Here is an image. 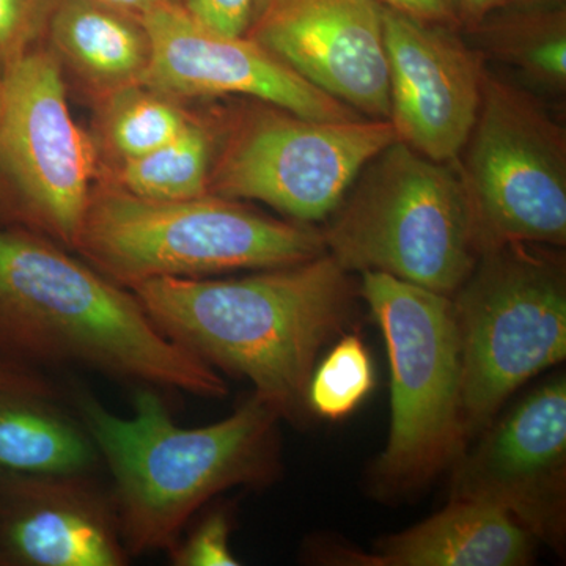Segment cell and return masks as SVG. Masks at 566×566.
Wrapping results in <instances>:
<instances>
[{"label": "cell", "instance_id": "30", "mask_svg": "<svg viewBox=\"0 0 566 566\" xmlns=\"http://www.w3.org/2000/svg\"><path fill=\"white\" fill-rule=\"evenodd\" d=\"M10 368H13V367H11V365L0 363V375L6 374V371L10 370Z\"/></svg>", "mask_w": 566, "mask_h": 566}, {"label": "cell", "instance_id": "21", "mask_svg": "<svg viewBox=\"0 0 566 566\" xmlns=\"http://www.w3.org/2000/svg\"><path fill=\"white\" fill-rule=\"evenodd\" d=\"M375 386L374 363L357 335H344L319 367L307 387V408L327 420L352 415Z\"/></svg>", "mask_w": 566, "mask_h": 566}, {"label": "cell", "instance_id": "5", "mask_svg": "<svg viewBox=\"0 0 566 566\" xmlns=\"http://www.w3.org/2000/svg\"><path fill=\"white\" fill-rule=\"evenodd\" d=\"M349 189L322 232L326 253L348 273H385L453 296L482 253L458 163L395 140Z\"/></svg>", "mask_w": 566, "mask_h": 566}, {"label": "cell", "instance_id": "23", "mask_svg": "<svg viewBox=\"0 0 566 566\" xmlns=\"http://www.w3.org/2000/svg\"><path fill=\"white\" fill-rule=\"evenodd\" d=\"M57 0H0V74L36 50Z\"/></svg>", "mask_w": 566, "mask_h": 566}, {"label": "cell", "instance_id": "12", "mask_svg": "<svg viewBox=\"0 0 566 566\" xmlns=\"http://www.w3.org/2000/svg\"><path fill=\"white\" fill-rule=\"evenodd\" d=\"M142 22L151 43L145 84L166 95H241L315 120L359 118V112L316 88L249 36L208 31L174 0Z\"/></svg>", "mask_w": 566, "mask_h": 566}, {"label": "cell", "instance_id": "19", "mask_svg": "<svg viewBox=\"0 0 566 566\" xmlns=\"http://www.w3.org/2000/svg\"><path fill=\"white\" fill-rule=\"evenodd\" d=\"M216 137L196 118L174 140L150 153L118 163L115 182L137 197L185 200L208 193Z\"/></svg>", "mask_w": 566, "mask_h": 566}, {"label": "cell", "instance_id": "26", "mask_svg": "<svg viewBox=\"0 0 566 566\" xmlns=\"http://www.w3.org/2000/svg\"><path fill=\"white\" fill-rule=\"evenodd\" d=\"M387 9L417 21L447 24L457 20V0H381Z\"/></svg>", "mask_w": 566, "mask_h": 566}, {"label": "cell", "instance_id": "27", "mask_svg": "<svg viewBox=\"0 0 566 566\" xmlns=\"http://www.w3.org/2000/svg\"><path fill=\"white\" fill-rule=\"evenodd\" d=\"M87 2L98 3V6L109 7V9L123 11L132 17L142 18L151 13L153 10L166 6L170 0H87Z\"/></svg>", "mask_w": 566, "mask_h": 566}, {"label": "cell", "instance_id": "8", "mask_svg": "<svg viewBox=\"0 0 566 566\" xmlns=\"http://www.w3.org/2000/svg\"><path fill=\"white\" fill-rule=\"evenodd\" d=\"M395 140L387 118L315 120L259 102L227 122L208 192L266 203L297 222L322 221Z\"/></svg>", "mask_w": 566, "mask_h": 566}, {"label": "cell", "instance_id": "31", "mask_svg": "<svg viewBox=\"0 0 566 566\" xmlns=\"http://www.w3.org/2000/svg\"><path fill=\"white\" fill-rule=\"evenodd\" d=\"M524 2H535V0H524Z\"/></svg>", "mask_w": 566, "mask_h": 566}, {"label": "cell", "instance_id": "3", "mask_svg": "<svg viewBox=\"0 0 566 566\" xmlns=\"http://www.w3.org/2000/svg\"><path fill=\"white\" fill-rule=\"evenodd\" d=\"M82 424L109 468L114 506L129 556L172 549L182 528L216 495L273 482L282 416L259 395L232 416L182 428L145 386L133 416L114 415L81 395Z\"/></svg>", "mask_w": 566, "mask_h": 566}, {"label": "cell", "instance_id": "2", "mask_svg": "<svg viewBox=\"0 0 566 566\" xmlns=\"http://www.w3.org/2000/svg\"><path fill=\"white\" fill-rule=\"evenodd\" d=\"M0 348L202 398L229 392L218 370L167 337L129 290L25 230L0 229Z\"/></svg>", "mask_w": 566, "mask_h": 566}, {"label": "cell", "instance_id": "17", "mask_svg": "<svg viewBox=\"0 0 566 566\" xmlns=\"http://www.w3.org/2000/svg\"><path fill=\"white\" fill-rule=\"evenodd\" d=\"M28 370L0 375V480L88 475L99 460L84 424Z\"/></svg>", "mask_w": 566, "mask_h": 566}, {"label": "cell", "instance_id": "9", "mask_svg": "<svg viewBox=\"0 0 566 566\" xmlns=\"http://www.w3.org/2000/svg\"><path fill=\"white\" fill-rule=\"evenodd\" d=\"M460 164L480 249L565 245L564 129L535 96L483 74L482 99Z\"/></svg>", "mask_w": 566, "mask_h": 566}, {"label": "cell", "instance_id": "22", "mask_svg": "<svg viewBox=\"0 0 566 566\" xmlns=\"http://www.w3.org/2000/svg\"><path fill=\"white\" fill-rule=\"evenodd\" d=\"M495 59L515 66L536 87L562 93L566 84V32L560 18L539 24H517L490 40Z\"/></svg>", "mask_w": 566, "mask_h": 566}, {"label": "cell", "instance_id": "14", "mask_svg": "<svg viewBox=\"0 0 566 566\" xmlns=\"http://www.w3.org/2000/svg\"><path fill=\"white\" fill-rule=\"evenodd\" d=\"M397 140L438 163L464 150L482 99V57L444 28L382 7Z\"/></svg>", "mask_w": 566, "mask_h": 566}, {"label": "cell", "instance_id": "28", "mask_svg": "<svg viewBox=\"0 0 566 566\" xmlns=\"http://www.w3.org/2000/svg\"><path fill=\"white\" fill-rule=\"evenodd\" d=\"M509 0H457L458 17L469 24H479L488 13L504 6Z\"/></svg>", "mask_w": 566, "mask_h": 566}, {"label": "cell", "instance_id": "16", "mask_svg": "<svg viewBox=\"0 0 566 566\" xmlns=\"http://www.w3.org/2000/svg\"><path fill=\"white\" fill-rule=\"evenodd\" d=\"M536 542L505 510L450 497L436 515L379 539L374 553L345 560L371 566H523L534 560Z\"/></svg>", "mask_w": 566, "mask_h": 566}, {"label": "cell", "instance_id": "4", "mask_svg": "<svg viewBox=\"0 0 566 566\" xmlns=\"http://www.w3.org/2000/svg\"><path fill=\"white\" fill-rule=\"evenodd\" d=\"M74 249L128 290L151 279L273 270L326 253L318 230L279 221L238 200L210 192L144 199L114 182L93 189Z\"/></svg>", "mask_w": 566, "mask_h": 566}, {"label": "cell", "instance_id": "7", "mask_svg": "<svg viewBox=\"0 0 566 566\" xmlns=\"http://www.w3.org/2000/svg\"><path fill=\"white\" fill-rule=\"evenodd\" d=\"M465 439L483 433L528 379L566 357L564 256L506 243L480 253L453 293Z\"/></svg>", "mask_w": 566, "mask_h": 566}, {"label": "cell", "instance_id": "20", "mask_svg": "<svg viewBox=\"0 0 566 566\" xmlns=\"http://www.w3.org/2000/svg\"><path fill=\"white\" fill-rule=\"evenodd\" d=\"M96 102L99 137L118 163L163 147L196 120L180 99L147 84L128 85Z\"/></svg>", "mask_w": 566, "mask_h": 566}, {"label": "cell", "instance_id": "13", "mask_svg": "<svg viewBox=\"0 0 566 566\" xmlns=\"http://www.w3.org/2000/svg\"><path fill=\"white\" fill-rule=\"evenodd\" d=\"M249 39L368 118L390 114L378 0H263Z\"/></svg>", "mask_w": 566, "mask_h": 566}, {"label": "cell", "instance_id": "11", "mask_svg": "<svg viewBox=\"0 0 566 566\" xmlns=\"http://www.w3.org/2000/svg\"><path fill=\"white\" fill-rule=\"evenodd\" d=\"M458 458L450 497L505 510L551 546L566 526V381L557 376L491 423Z\"/></svg>", "mask_w": 566, "mask_h": 566}, {"label": "cell", "instance_id": "6", "mask_svg": "<svg viewBox=\"0 0 566 566\" xmlns=\"http://www.w3.org/2000/svg\"><path fill=\"white\" fill-rule=\"evenodd\" d=\"M389 353L392 420L374 485L385 497L417 493L463 455L461 348L452 297L394 275L359 286Z\"/></svg>", "mask_w": 566, "mask_h": 566}, {"label": "cell", "instance_id": "10", "mask_svg": "<svg viewBox=\"0 0 566 566\" xmlns=\"http://www.w3.org/2000/svg\"><path fill=\"white\" fill-rule=\"evenodd\" d=\"M2 77L0 175L11 210L74 248L93 191L96 151L71 114L62 63L39 46Z\"/></svg>", "mask_w": 566, "mask_h": 566}, {"label": "cell", "instance_id": "24", "mask_svg": "<svg viewBox=\"0 0 566 566\" xmlns=\"http://www.w3.org/2000/svg\"><path fill=\"white\" fill-rule=\"evenodd\" d=\"M232 520L227 510H214L197 524L186 539H178L169 549L177 566H237L238 558L230 547Z\"/></svg>", "mask_w": 566, "mask_h": 566}, {"label": "cell", "instance_id": "1", "mask_svg": "<svg viewBox=\"0 0 566 566\" xmlns=\"http://www.w3.org/2000/svg\"><path fill=\"white\" fill-rule=\"evenodd\" d=\"M129 290L167 337L248 378L290 419L307 408L316 357L348 326L356 296L329 253L240 279L161 277Z\"/></svg>", "mask_w": 566, "mask_h": 566}, {"label": "cell", "instance_id": "15", "mask_svg": "<svg viewBox=\"0 0 566 566\" xmlns=\"http://www.w3.org/2000/svg\"><path fill=\"white\" fill-rule=\"evenodd\" d=\"M117 512L88 475L0 480V565L122 566Z\"/></svg>", "mask_w": 566, "mask_h": 566}, {"label": "cell", "instance_id": "18", "mask_svg": "<svg viewBox=\"0 0 566 566\" xmlns=\"http://www.w3.org/2000/svg\"><path fill=\"white\" fill-rule=\"evenodd\" d=\"M46 36L52 54L96 99L147 80L151 43L139 18L87 0H57Z\"/></svg>", "mask_w": 566, "mask_h": 566}, {"label": "cell", "instance_id": "29", "mask_svg": "<svg viewBox=\"0 0 566 566\" xmlns=\"http://www.w3.org/2000/svg\"><path fill=\"white\" fill-rule=\"evenodd\" d=\"M3 104H6V85H3L2 74H0V120H2Z\"/></svg>", "mask_w": 566, "mask_h": 566}, {"label": "cell", "instance_id": "25", "mask_svg": "<svg viewBox=\"0 0 566 566\" xmlns=\"http://www.w3.org/2000/svg\"><path fill=\"white\" fill-rule=\"evenodd\" d=\"M182 9L208 31L244 36L253 21L255 0H186Z\"/></svg>", "mask_w": 566, "mask_h": 566}]
</instances>
